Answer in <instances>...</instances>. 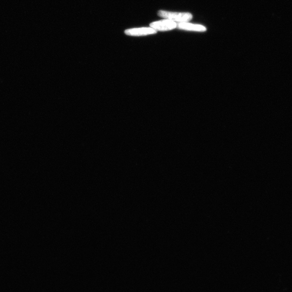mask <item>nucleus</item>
Listing matches in <instances>:
<instances>
[{
	"mask_svg": "<svg viewBox=\"0 0 292 292\" xmlns=\"http://www.w3.org/2000/svg\"><path fill=\"white\" fill-rule=\"evenodd\" d=\"M158 15L162 18L173 21L184 22L190 21L192 19V15L188 13H173L170 11L160 10Z\"/></svg>",
	"mask_w": 292,
	"mask_h": 292,
	"instance_id": "f257e3e1",
	"label": "nucleus"
},
{
	"mask_svg": "<svg viewBox=\"0 0 292 292\" xmlns=\"http://www.w3.org/2000/svg\"><path fill=\"white\" fill-rule=\"evenodd\" d=\"M177 27L179 28V29L188 31L197 32H205L206 31V28L203 26L188 24V23L185 22L179 23V24L177 25Z\"/></svg>",
	"mask_w": 292,
	"mask_h": 292,
	"instance_id": "20e7f679",
	"label": "nucleus"
},
{
	"mask_svg": "<svg viewBox=\"0 0 292 292\" xmlns=\"http://www.w3.org/2000/svg\"><path fill=\"white\" fill-rule=\"evenodd\" d=\"M157 31L151 27L131 28L125 31L127 36L140 37L157 33Z\"/></svg>",
	"mask_w": 292,
	"mask_h": 292,
	"instance_id": "7ed1b4c3",
	"label": "nucleus"
},
{
	"mask_svg": "<svg viewBox=\"0 0 292 292\" xmlns=\"http://www.w3.org/2000/svg\"><path fill=\"white\" fill-rule=\"evenodd\" d=\"M150 26L157 31H166L174 29L177 27V24L174 21L167 19L153 22L151 23Z\"/></svg>",
	"mask_w": 292,
	"mask_h": 292,
	"instance_id": "f03ea898",
	"label": "nucleus"
}]
</instances>
